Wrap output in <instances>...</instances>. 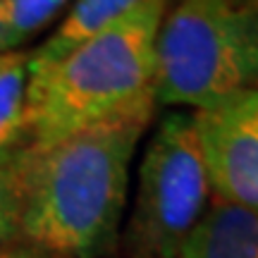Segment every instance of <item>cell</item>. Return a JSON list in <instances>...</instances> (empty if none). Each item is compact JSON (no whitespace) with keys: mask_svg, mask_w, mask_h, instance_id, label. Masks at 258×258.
Wrapping results in <instances>:
<instances>
[{"mask_svg":"<svg viewBox=\"0 0 258 258\" xmlns=\"http://www.w3.org/2000/svg\"><path fill=\"white\" fill-rule=\"evenodd\" d=\"M27 53L0 55V165L27 146Z\"/></svg>","mask_w":258,"mask_h":258,"instance_id":"ba28073f","label":"cell"},{"mask_svg":"<svg viewBox=\"0 0 258 258\" xmlns=\"http://www.w3.org/2000/svg\"><path fill=\"white\" fill-rule=\"evenodd\" d=\"M153 93L108 120L10 160L17 232L64 258H98L115 246L127 208L129 167L156 112Z\"/></svg>","mask_w":258,"mask_h":258,"instance_id":"6da1fadb","label":"cell"},{"mask_svg":"<svg viewBox=\"0 0 258 258\" xmlns=\"http://www.w3.org/2000/svg\"><path fill=\"white\" fill-rule=\"evenodd\" d=\"M0 258H22V256H0Z\"/></svg>","mask_w":258,"mask_h":258,"instance_id":"8fae6325","label":"cell"},{"mask_svg":"<svg viewBox=\"0 0 258 258\" xmlns=\"http://www.w3.org/2000/svg\"><path fill=\"white\" fill-rule=\"evenodd\" d=\"M17 232V191L10 163L0 165V244Z\"/></svg>","mask_w":258,"mask_h":258,"instance_id":"30bf717a","label":"cell"},{"mask_svg":"<svg viewBox=\"0 0 258 258\" xmlns=\"http://www.w3.org/2000/svg\"><path fill=\"white\" fill-rule=\"evenodd\" d=\"M211 182L191 112H167L144 146L129 215L134 258H177L211 201Z\"/></svg>","mask_w":258,"mask_h":258,"instance_id":"277c9868","label":"cell"},{"mask_svg":"<svg viewBox=\"0 0 258 258\" xmlns=\"http://www.w3.org/2000/svg\"><path fill=\"white\" fill-rule=\"evenodd\" d=\"M144 0H74L53 34L27 53V77L48 70L84 41L101 34L117 19L127 17Z\"/></svg>","mask_w":258,"mask_h":258,"instance_id":"52a82bcc","label":"cell"},{"mask_svg":"<svg viewBox=\"0 0 258 258\" xmlns=\"http://www.w3.org/2000/svg\"><path fill=\"white\" fill-rule=\"evenodd\" d=\"M177 258H258V213L211 196Z\"/></svg>","mask_w":258,"mask_h":258,"instance_id":"8992f818","label":"cell"},{"mask_svg":"<svg viewBox=\"0 0 258 258\" xmlns=\"http://www.w3.org/2000/svg\"><path fill=\"white\" fill-rule=\"evenodd\" d=\"M170 0H144L27 84V146L108 120L153 93L156 38Z\"/></svg>","mask_w":258,"mask_h":258,"instance_id":"7a4b0ae2","label":"cell"},{"mask_svg":"<svg viewBox=\"0 0 258 258\" xmlns=\"http://www.w3.org/2000/svg\"><path fill=\"white\" fill-rule=\"evenodd\" d=\"M74 0H0V55L22 53Z\"/></svg>","mask_w":258,"mask_h":258,"instance_id":"9c48e42d","label":"cell"},{"mask_svg":"<svg viewBox=\"0 0 258 258\" xmlns=\"http://www.w3.org/2000/svg\"><path fill=\"white\" fill-rule=\"evenodd\" d=\"M170 3H172V0H170Z\"/></svg>","mask_w":258,"mask_h":258,"instance_id":"7c38bea8","label":"cell"},{"mask_svg":"<svg viewBox=\"0 0 258 258\" xmlns=\"http://www.w3.org/2000/svg\"><path fill=\"white\" fill-rule=\"evenodd\" d=\"M258 86V0H172L156 38L153 98L213 108Z\"/></svg>","mask_w":258,"mask_h":258,"instance_id":"3957f363","label":"cell"},{"mask_svg":"<svg viewBox=\"0 0 258 258\" xmlns=\"http://www.w3.org/2000/svg\"><path fill=\"white\" fill-rule=\"evenodd\" d=\"M191 120L213 196L258 213V86Z\"/></svg>","mask_w":258,"mask_h":258,"instance_id":"5b68a950","label":"cell"}]
</instances>
